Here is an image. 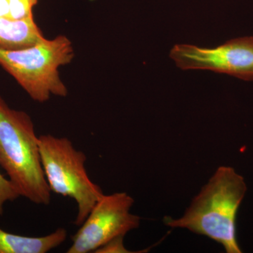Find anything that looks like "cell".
Here are the masks:
<instances>
[{
  "label": "cell",
  "instance_id": "8fae6325",
  "mask_svg": "<svg viewBox=\"0 0 253 253\" xmlns=\"http://www.w3.org/2000/svg\"><path fill=\"white\" fill-rule=\"evenodd\" d=\"M124 237H118L117 239L112 240L107 244H105L102 247L96 250L95 253H129L125 248L123 244Z\"/></svg>",
  "mask_w": 253,
  "mask_h": 253
},
{
  "label": "cell",
  "instance_id": "30bf717a",
  "mask_svg": "<svg viewBox=\"0 0 253 253\" xmlns=\"http://www.w3.org/2000/svg\"><path fill=\"white\" fill-rule=\"evenodd\" d=\"M21 197L18 190L9 178H6L0 172V217L4 213V207L7 202H12Z\"/></svg>",
  "mask_w": 253,
  "mask_h": 253
},
{
  "label": "cell",
  "instance_id": "6da1fadb",
  "mask_svg": "<svg viewBox=\"0 0 253 253\" xmlns=\"http://www.w3.org/2000/svg\"><path fill=\"white\" fill-rule=\"evenodd\" d=\"M246 191L244 178L234 168L221 166L193 199L185 214L177 219L166 217L165 223L207 236L227 253H242L236 236V217Z\"/></svg>",
  "mask_w": 253,
  "mask_h": 253
},
{
  "label": "cell",
  "instance_id": "3957f363",
  "mask_svg": "<svg viewBox=\"0 0 253 253\" xmlns=\"http://www.w3.org/2000/svg\"><path fill=\"white\" fill-rule=\"evenodd\" d=\"M74 56L72 42L68 37L59 36L52 40L44 38L25 49H0V66L32 99L44 103L51 96H68L59 68L71 63Z\"/></svg>",
  "mask_w": 253,
  "mask_h": 253
},
{
  "label": "cell",
  "instance_id": "ba28073f",
  "mask_svg": "<svg viewBox=\"0 0 253 253\" xmlns=\"http://www.w3.org/2000/svg\"><path fill=\"white\" fill-rule=\"evenodd\" d=\"M34 17L11 20L0 16V49H25L44 39Z\"/></svg>",
  "mask_w": 253,
  "mask_h": 253
},
{
  "label": "cell",
  "instance_id": "5b68a950",
  "mask_svg": "<svg viewBox=\"0 0 253 253\" xmlns=\"http://www.w3.org/2000/svg\"><path fill=\"white\" fill-rule=\"evenodd\" d=\"M134 199L126 193L104 195L72 237L68 253H95L96 250L139 227L140 217L131 214Z\"/></svg>",
  "mask_w": 253,
  "mask_h": 253
},
{
  "label": "cell",
  "instance_id": "277c9868",
  "mask_svg": "<svg viewBox=\"0 0 253 253\" xmlns=\"http://www.w3.org/2000/svg\"><path fill=\"white\" fill-rule=\"evenodd\" d=\"M39 146L43 170L51 192L76 201L78 213L74 224L81 226L104 195L88 176L86 155L76 149L68 138L51 134L39 136Z\"/></svg>",
  "mask_w": 253,
  "mask_h": 253
},
{
  "label": "cell",
  "instance_id": "52a82bcc",
  "mask_svg": "<svg viewBox=\"0 0 253 253\" xmlns=\"http://www.w3.org/2000/svg\"><path fill=\"white\" fill-rule=\"evenodd\" d=\"M63 228L41 237H30L0 229V253H46L59 247L67 238Z\"/></svg>",
  "mask_w": 253,
  "mask_h": 253
},
{
  "label": "cell",
  "instance_id": "8992f818",
  "mask_svg": "<svg viewBox=\"0 0 253 253\" xmlns=\"http://www.w3.org/2000/svg\"><path fill=\"white\" fill-rule=\"evenodd\" d=\"M169 57L181 70H208L253 81V36L235 38L214 48L176 44Z\"/></svg>",
  "mask_w": 253,
  "mask_h": 253
},
{
  "label": "cell",
  "instance_id": "7a4b0ae2",
  "mask_svg": "<svg viewBox=\"0 0 253 253\" xmlns=\"http://www.w3.org/2000/svg\"><path fill=\"white\" fill-rule=\"evenodd\" d=\"M0 166L20 196L37 205L51 203L34 123L28 113L11 109L1 96Z\"/></svg>",
  "mask_w": 253,
  "mask_h": 253
},
{
  "label": "cell",
  "instance_id": "9c48e42d",
  "mask_svg": "<svg viewBox=\"0 0 253 253\" xmlns=\"http://www.w3.org/2000/svg\"><path fill=\"white\" fill-rule=\"evenodd\" d=\"M38 0H0V16L11 20L34 17Z\"/></svg>",
  "mask_w": 253,
  "mask_h": 253
}]
</instances>
